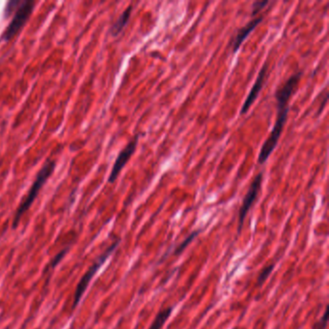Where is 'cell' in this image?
I'll return each mask as SVG.
<instances>
[{
    "label": "cell",
    "instance_id": "1",
    "mask_svg": "<svg viewBox=\"0 0 329 329\" xmlns=\"http://www.w3.org/2000/svg\"><path fill=\"white\" fill-rule=\"evenodd\" d=\"M301 74L302 73L299 72V73H294L293 75H291L287 79V81L284 84H282L275 93V98L277 100V109H278L277 118H276L273 130L271 132V135L265 141V143L263 144L262 149L260 151L259 158H258L259 164H264L269 160V158L271 157L272 153L274 151L275 147L280 139L282 130H283L286 120H287L288 112H289L288 104L298 84Z\"/></svg>",
    "mask_w": 329,
    "mask_h": 329
},
{
    "label": "cell",
    "instance_id": "2",
    "mask_svg": "<svg viewBox=\"0 0 329 329\" xmlns=\"http://www.w3.org/2000/svg\"><path fill=\"white\" fill-rule=\"evenodd\" d=\"M55 169V162H47L45 165L42 167V169L40 170V172L37 175L36 179L32 184L30 190L28 191V194L23 199V201L21 202V204L19 205V207H18V209L16 212V216H15L14 222H13V227L14 228L18 227V222L21 219V217L29 210V208L31 207L33 202L35 201L41 188L43 187V185L46 183V182L49 180V178L53 175Z\"/></svg>",
    "mask_w": 329,
    "mask_h": 329
},
{
    "label": "cell",
    "instance_id": "3",
    "mask_svg": "<svg viewBox=\"0 0 329 329\" xmlns=\"http://www.w3.org/2000/svg\"><path fill=\"white\" fill-rule=\"evenodd\" d=\"M36 2L31 0L21 1L19 6L16 10V14L13 19L11 20L10 24L4 31L1 39L5 42L10 41L13 39V37L16 36L19 32V30L23 27V25L26 23V21L29 19L34 8H35Z\"/></svg>",
    "mask_w": 329,
    "mask_h": 329
},
{
    "label": "cell",
    "instance_id": "4",
    "mask_svg": "<svg viewBox=\"0 0 329 329\" xmlns=\"http://www.w3.org/2000/svg\"><path fill=\"white\" fill-rule=\"evenodd\" d=\"M119 243H120V239L114 241V242L110 245V247H109V248H108V249H107V250H106L101 256L99 257V258L96 260V262L94 263V265H93L91 268L89 269V271H88V272L84 274V276L81 278L80 282L78 283V285H77V287H76L75 293H74L73 305V308H75V307L78 305V303H79V301H80V299H81L83 293H85V291H86V289H87L89 283L91 282L93 276L97 274V272L100 270V268L106 263V261L109 259V257L114 252V250L118 247Z\"/></svg>",
    "mask_w": 329,
    "mask_h": 329
},
{
    "label": "cell",
    "instance_id": "5",
    "mask_svg": "<svg viewBox=\"0 0 329 329\" xmlns=\"http://www.w3.org/2000/svg\"><path fill=\"white\" fill-rule=\"evenodd\" d=\"M262 183H263V172H260L251 183V185H250V187H249V189H248V191H247V193H246V195L243 199L242 205L240 207L239 215H238V234L241 232L244 220H245V218H246L249 210L251 209L252 205L256 201L257 197H258L259 192H260L261 187H262Z\"/></svg>",
    "mask_w": 329,
    "mask_h": 329
},
{
    "label": "cell",
    "instance_id": "6",
    "mask_svg": "<svg viewBox=\"0 0 329 329\" xmlns=\"http://www.w3.org/2000/svg\"><path fill=\"white\" fill-rule=\"evenodd\" d=\"M139 140V134H136L129 142L128 145L125 147L119 154V156L117 157L115 164L112 167V170L110 172V178H109V182L110 183H113L118 178L119 174L121 173V171L123 170V168L125 167V165L128 164L129 159L132 157L133 153L136 150V146Z\"/></svg>",
    "mask_w": 329,
    "mask_h": 329
},
{
    "label": "cell",
    "instance_id": "7",
    "mask_svg": "<svg viewBox=\"0 0 329 329\" xmlns=\"http://www.w3.org/2000/svg\"><path fill=\"white\" fill-rule=\"evenodd\" d=\"M268 69H269V63L266 62L264 64V66L262 67L260 73L258 74V77H257L256 81L254 83V85L252 86V89L249 92L242 108H241V110H240V114L243 115L245 113H247V111L250 109V107L253 105V103L255 102V100L257 99V97L259 96L260 92L263 89V86H264V83H265V80H266V76H267V73H268Z\"/></svg>",
    "mask_w": 329,
    "mask_h": 329
},
{
    "label": "cell",
    "instance_id": "8",
    "mask_svg": "<svg viewBox=\"0 0 329 329\" xmlns=\"http://www.w3.org/2000/svg\"><path fill=\"white\" fill-rule=\"evenodd\" d=\"M264 18H265V16L260 15L259 17L250 20L246 25H244L242 28H240L238 30V34L234 38V41H233V52L234 53L238 52V49H239L240 45L243 43V41L262 22V20L264 19Z\"/></svg>",
    "mask_w": 329,
    "mask_h": 329
},
{
    "label": "cell",
    "instance_id": "9",
    "mask_svg": "<svg viewBox=\"0 0 329 329\" xmlns=\"http://www.w3.org/2000/svg\"><path fill=\"white\" fill-rule=\"evenodd\" d=\"M132 12V6H128V8L121 14V16L116 20V22L113 24L111 28V34L113 36H117L121 33V31L124 29V27L127 25L128 19L130 18Z\"/></svg>",
    "mask_w": 329,
    "mask_h": 329
},
{
    "label": "cell",
    "instance_id": "10",
    "mask_svg": "<svg viewBox=\"0 0 329 329\" xmlns=\"http://www.w3.org/2000/svg\"><path fill=\"white\" fill-rule=\"evenodd\" d=\"M173 311V307H168L165 308L164 310L159 312V314L157 315L155 321L153 322L151 328L149 329H162L165 322L169 319V317L171 316V313Z\"/></svg>",
    "mask_w": 329,
    "mask_h": 329
},
{
    "label": "cell",
    "instance_id": "11",
    "mask_svg": "<svg viewBox=\"0 0 329 329\" xmlns=\"http://www.w3.org/2000/svg\"><path fill=\"white\" fill-rule=\"evenodd\" d=\"M274 265H271L269 267H266L261 273H260V275H259V278H258V284L259 285H262L266 280L267 278L270 276V274H272V272L274 271Z\"/></svg>",
    "mask_w": 329,
    "mask_h": 329
},
{
    "label": "cell",
    "instance_id": "12",
    "mask_svg": "<svg viewBox=\"0 0 329 329\" xmlns=\"http://www.w3.org/2000/svg\"><path fill=\"white\" fill-rule=\"evenodd\" d=\"M199 234V232L198 231H196V232H194V233H192L188 238H186L184 241H183V243L176 249V251L174 252V254H176V255H178V254H180L182 251H183V249L192 241V239L193 238H195L196 237V235H198Z\"/></svg>",
    "mask_w": 329,
    "mask_h": 329
},
{
    "label": "cell",
    "instance_id": "13",
    "mask_svg": "<svg viewBox=\"0 0 329 329\" xmlns=\"http://www.w3.org/2000/svg\"><path fill=\"white\" fill-rule=\"evenodd\" d=\"M269 4V1H255L252 5V15L255 16L258 13H260L263 8H265Z\"/></svg>",
    "mask_w": 329,
    "mask_h": 329
},
{
    "label": "cell",
    "instance_id": "14",
    "mask_svg": "<svg viewBox=\"0 0 329 329\" xmlns=\"http://www.w3.org/2000/svg\"><path fill=\"white\" fill-rule=\"evenodd\" d=\"M20 2H21V1H18V0H17V1H9V2L7 3V5H6L5 16L7 17V16L11 15V14L13 13V11H14L15 9H17L18 6H19Z\"/></svg>",
    "mask_w": 329,
    "mask_h": 329
},
{
    "label": "cell",
    "instance_id": "15",
    "mask_svg": "<svg viewBox=\"0 0 329 329\" xmlns=\"http://www.w3.org/2000/svg\"><path fill=\"white\" fill-rule=\"evenodd\" d=\"M328 308L326 309L325 311V314H324V318L323 320L321 319V321L314 327V329H325L327 325H328Z\"/></svg>",
    "mask_w": 329,
    "mask_h": 329
},
{
    "label": "cell",
    "instance_id": "16",
    "mask_svg": "<svg viewBox=\"0 0 329 329\" xmlns=\"http://www.w3.org/2000/svg\"><path fill=\"white\" fill-rule=\"evenodd\" d=\"M66 250H64L63 252H61V253H59L57 256H56V258H55V261H54V264H53V267H55V265H57L60 261H61V259L63 258V256L66 254Z\"/></svg>",
    "mask_w": 329,
    "mask_h": 329
}]
</instances>
